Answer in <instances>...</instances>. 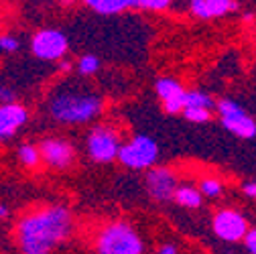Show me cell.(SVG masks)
Here are the masks:
<instances>
[{
	"instance_id": "obj_27",
	"label": "cell",
	"mask_w": 256,
	"mask_h": 254,
	"mask_svg": "<svg viewBox=\"0 0 256 254\" xmlns=\"http://www.w3.org/2000/svg\"><path fill=\"white\" fill-rule=\"evenodd\" d=\"M8 218V208L4 204H0V220H6Z\"/></svg>"
},
{
	"instance_id": "obj_4",
	"label": "cell",
	"mask_w": 256,
	"mask_h": 254,
	"mask_svg": "<svg viewBox=\"0 0 256 254\" xmlns=\"http://www.w3.org/2000/svg\"><path fill=\"white\" fill-rule=\"evenodd\" d=\"M118 161L130 169H150L158 158V144L146 134H138L126 144H120Z\"/></svg>"
},
{
	"instance_id": "obj_22",
	"label": "cell",
	"mask_w": 256,
	"mask_h": 254,
	"mask_svg": "<svg viewBox=\"0 0 256 254\" xmlns=\"http://www.w3.org/2000/svg\"><path fill=\"white\" fill-rule=\"evenodd\" d=\"M20 49V41L12 35H0V51L4 53H14Z\"/></svg>"
},
{
	"instance_id": "obj_9",
	"label": "cell",
	"mask_w": 256,
	"mask_h": 254,
	"mask_svg": "<svg viewBox=\"0 0 256 254\" xmlns=\"http://www.w3.org/2000/svg\"><path fill=\"white\" fill-rule=\"evenodd\" d=\"M37 148H39V154H41V161H45L53 169L70 167L74 163V156H76V150H74L72 142H68L66 138H47Z\"/></svg>"
},
{
	"instance_id": "obj_19",
	"label": "cell",
	"mask_w": 256,
	"mask_h": 254,
	"mask_svg": "<svg viewBox=\"0 0 256 254\" xmlns=\"http://www.w3.org/2000/svg\"><path fill=\"white\" fill-rule=\"evenodd\" d=\"M100 70V59L96 57V55H84L80 61H78V72L82 76H94V74H98Z\"/></svg>"
},
{
	"instance_id": "obj_18",
	"label": "cell",
	"mask_w": 256,
	"mask_h": 254,
	"mask_svg": "<svg viewBox=\"0 0 256 254\" xmlns=\"http://www.w3.org/2000/svg\"><path fill=\"white\" fill-rule=\"evenodd\" d=\"M171 0H130V8L138 10H167L171 8Z\"/></svg>"
},
{
	"instance_id": "obj_2",
	"label": "cell",
	"mask_w": 256,
	"mask_h": 254,
	"mask_svg": "<svg viewBox=\"0 0 256 254\" xmlns=\"http://www.w3.org/2000/svg\"><path fill=\"white\" fill-rule=\"evenodd\" d=\"M102 98L92 92H59L49 100V114L63 124H86L102 112Z\"/></svg>"
},
{
	"instance_id": "obj_29",
	"label": "cell",
	"mask_w": 256,
	"mask_h": 254,
	"mask_svg": "<svg viewBox=\"0 0 256 254\" xmlns=\"http://www.w3.org/2000/svg\"><path fill=\"white\" fill-rule=\"evenodd\" d=\"M61 70H63V72H68V70H70V63H68V61H63V63H61Z\"/></svg>"
},
{
	"instance_id": "obj_7",
	"label": "cell",
	"mask_w": 256,
	"mask_h": 254,
	"mask_svg": "<svg viewBox=\"0 0 256 254\" xmlns=\"http://www.w3.org/2000/svg\"><path fill=\"white\" fill-rule=\"evenodd\" d=\"M68 49V37L59 28H41L30 39V51L43 61H59L66 57Z\"/></svg>"
},
{
	"instance_id": "obj_13",
	"label": "cell",
	"mask_w": 256,
	"mask_h": 254,
	"mask_svg": "<svg viewBox=\"0 0 256 254\" xmlns=\"http://www.w3.org/2000/svg\"><path fill=\"white\" fill-rule=\"evenodd\" d=\"M185 108H202V110H214L216 108V100L210 94L202 92V90H185L183 94V110Z\"/></svg>"
},
{
	"instance_id": "obj_17",
	"label": "cell",
	"mask_w": 256,
	"mask_h": 254,
	"mask_svg": "<svg viewBox=\"0 0 256 254\" xmlns=\"http://www.w3.org/2000/svg\"><path fill=\"white\" fill-rule=\"evenodd\" d=\"M16 156H18V161L24 167H37L41 163V154H39V148L35 144H22V146H18Z\"/></svg>"
},
{
	"instance_id": "obj_16",
	"label": "cell",
	"mask_w": 256,
	"mask_h": 254,
	"mask_svg": "<svg viewBox=\"0 0 256 254\" xmlns=\"http://www.w3.org/2000/svg\"><path fill=\"white\" fill-rule=\"evenodd\" d=\"M173 200H175L179 206L189 208V210H196V208L202 206V194L198 192L196 187H191V185H181V187H177Z\"/></svg>"
},
{
	"instance_id": "obj_20",
	"label": "cell",
	"mask_w": 256,
	"mask_h": 254,
	"mask_svg": "<svg viewBox=\"0 0 256 254\" xmlns=\"http://www.w3.org/2000/svg\"><path fill=\"white\" fill-rule=\"evenodd\" d=\"M198 192L202 194V198H204V196H208V198H218V196L222 194V183H220L218 179H214V177L202 179Z\"/></svg>"
},
{
	"instance_id": "obj_1",
	"label": "cell",
	"mask_w": 256,
	"mask_h": 254,
	"mask_svg": "<svg viewBox=\"0 0 256 254\" xmlns=\"http://www.w3.org/2000/svg\"><path fill=\"white\" fill-rule=\"evenodd\" d=\"M72 214L66 206H47L20 218L16 238L22 254H51L72 232Z\"/></svg>"
},
{
	"instance_id": "obj_3",
	"label": "cell",
	"mask_w": 256,
	"mask_h": 254,
	"mask_svg": "<svg viewBox=\"0 0 256 254\" xmlns=\"http://www.w3.org/2000/svg\"><path fill=\"white\" fill-rule=\"evenodd\" d=\"M98 254H142L144 244L128 222H112L96 238Z\"/></svg>"
},
{
	"instance_id": "obj_14",
	"label": "cell",
	"mask_w": 256,
	"mask_h": 254,
	"mask_svg": "<svg viewBox=\"0 0 256 254\" xmlns=\"http://www.w3.org/2000/svg\"><path fill=\"white\" fill-rule=\"evenodd\" d=\"M94 12L98 14H118L126 8H130V0H88L86 2Z\"/></svg>"
},
{
	"instance_id": "obj_26",
	"label": "cell",
	"mask_w": 256,
	"mask_h": 254,
	"mask_svg": "<svg viewBox=\"0 0 256 254\" xmlns=\"http://www.w3.org/2000/svg\"><path fill=\"white\" fill-rule=\"evenodd\" d=\"M158 254H177V246H173V244H163L161 248H158Z\"/></svg>"
},
{
	"instance_id": "obj_10",
	"label": "cell",
	"mask_w": 256,
	"mask_h": 254,
	"mask_svg": "<svg viewBox=\"0 0 256 254\" xmlns=\"http://www.w3.org/2000/svg\"><path fill=\"white\" fill-rule=\"evenodd\" d=\"M146 189L156 202H169L177 192V177L169 167H152L146 173Z\"/></svg>"
},
{
	"instance_id": "obj_6",
	"label": "cell",
	"mask_w": 256,
	"mask_h": 254,
	"mask_svg": "<svg viewBox=\"0 0 256 254\" xmlns=\"http://www.w3.org/2000/svg\"><path fill=\"white\" fill-rule=\"evenodd\" d=\"M88 154L94 163H110L118 156L120 138L110 126H96L88 134Z\"/></svg>"
},
{
	"instance_id": "obj_15",
	"label": "cell",
	"mask_w": 256,
	"mask_h": 254,
	"mask_svg": "<svg viewBox=\"0 0 256 254\" xmlns=\"http://www.w3.org/2000/svg\"><path fill=\"white\" fill-rule=\"evenodd\" d=\"M154 92L163 102H169V100L181 96V94L185 92V88L173 78H161V80H156V84H154Z\"/></svg>"
},
{
	"instance_id": "obj_23",
	"label": "cell",
	"mask_w": 256,
	"mask_h": 254,
	"mask_svg": "<svg viewBox=\"0 0 256 254\" xmlns=\"http://www.w3.org/2000/svg\"><path fill=\"white\" fill-rule=\"evenodd\" d=\"M0 104H14V92L8 86H0Z\"/></svg>"
},
{
	"instance_id": "obj_21",
	"label": "cell",
	"mask_w": 256,
	"mask_h": 254,
	"mask_svg": "<svg viewBox=\"0 0 256 254\" xmlns=\"http://www.w3.org/2000/svg\"><path fill=\"white\" fill-rule=\"evenodd\" d=\"M183 114L191 122H208L212 118V112L210 110H202V108H185Z\"/></svg>"
},
{
	"instance_id": "obj_5",
	"label": "cell",
	"mask_w": 256,
	"mask_h": 254,
	"mask_svg": "<svg viewBox=\"0 0 256 254\" xmlns=\"http://www.w3.org/2000/svg\"><path fill=\"white\" fill-rule=\"evenodd\" d=\"M216 108L220 112L222 124L228 132L240 136V138H252L256 136V122L244 112V108L240 104H236L234 100L224 98L220 102H216Z\"/></svg>"
},
{
	"instance_id": "obj_12",
	"label": "cell",
	"mask_w": 256,
	"mask_h": 254,
	"mask_svg": "<svg viewBox=\"0 0 256 254\" xmlns=\"http://www.w3.org/2000/svg\"><path fill=\"white\" fill-rule=\"evenodd\" d=\"M238 2L236 0H191L189 2V10L198 18H220L226 16L234 10H238Z\"/></svg>"
},
{
	"instance_id": "obj_25",
	"label": "cell",
	"mask_w": 256,
	"mask_h": 254,
	"mask_svg": "<svg viewBox=\"0 0 256 254\" xmlns=\"http://www.w3.org/2000/svg\"><path fill=\"white\" fill-rule=\"evenodd\" d=\"M242 192H244L248 198L256 200V181H252V183H246V185L242 187Z\"/></svg>"
},
{
	"instance_id": "obj_24",
	"label": "cell",
	"mask_w": 256,
	"mask_h": 254,
	"mask_svg": "<svg viewBox=\"0 0 256 254\" xmlns=\"http://www.w3.org/2000/svg\"><path fill=\"white\" fill-rule=\"evenodd\" d=\"M244 244H246V248H248L250 254H256V228H252V230L246 232V236H244Z\"/></svg>"
},
{
	"instance_id": "obj_8",
	"label": "cell",
	"mask_w": 256,
	"mask_h": 254,
	"mask_svg": "<svg viewBox=\"0 0 256 254\" xmlns=\"http://www.w3.org/2000/svg\"><path fill=\"white\" fill-rule=\"evenodd\" d=\"M248 230L246 218L236 210H220L214 216V232L224 242H240Z\"/></svg>"
},
{
	"instance_id": "obj_28",
	"label": "cell",
	"mask_w": 256,
	"mask_h": 254,
	"mask_svg": "<svg viewBox=\"0 0 256 254\" xmlns=\"http://www.w3.org/2000/svg\"><path fill=\"white\" fill-rule=\"evenodd\" d=\"M244 20H246V22H252V20H254V14H252V12H246V14H244Z\"/></svg>"
},
{
	"instance_id": "obj_11",
	"label": "cell",
	"mask_w": 256,
	"mask_h": 254,
	"mask_svg": "<svg viewBox=\"0 0 256 254\" xmlns=\"http://www.w3.org/2000/svg\"><path fill=\"white\" fill-rule=\"evenodd\" d=\"M28 120V112L20 104H0V140L12 138Z\"/></svg>"
}]
</instances>
